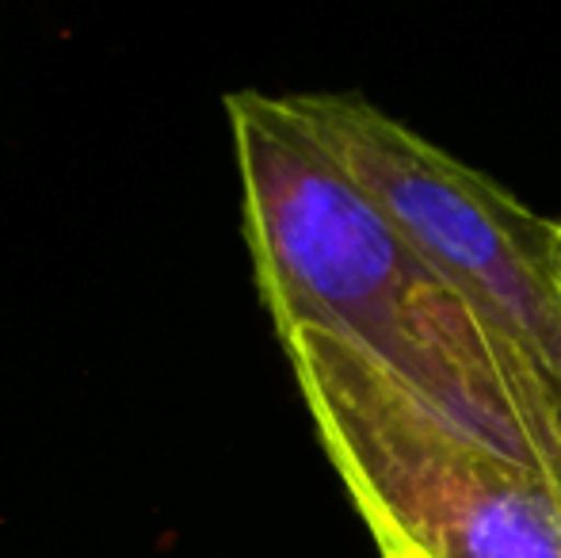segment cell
I'll list each match as a JSON object with an SVG mask.
<instances>
[{
  "instance_id": "1",
  "label": "cell",
  "mask_w": 561,
  "mask_h": 558,
  "mask_svg": "<svg viewBox=\"0 0 561 558\" xmlns=\"http://www.w3.org/2000/svg\"><path fill=\"white\" fill-rule=\"evenodd\" d=\"M222 107L275 337H336L466 440L531 467V375L478 298L336 161L287 92L241 89Z\"/></svg>"
},
{
  "instance_id": "2",
  "label": "cell",
  "mask_w": 561,
  "mask_h": 558,
  "mask_svg": "<svg viewBox=\"0 0 561 558\" xmlns=\"http://www.w3.org/2000/svg\"><path fill=\"white\" fill-rule=\"evenodd\" d=\"M298 395L382 558H561V493L428 413L318 329L279 333Z\"/></svg>"
},
{
  "instance_id": "3",
  "label": "cell",
  "mask_w": 561,
  "mask_h": 558,
  "mask_svg": "<svg viewBox=\"0 0 561 558\" xmlns=\"http://www.w3.org/2000/svg\"><path fill=\"white\" fill-rule=\"evenodd\" d=\"M547 264H550L554 291L561 298V223H558V218H550V230H547Z\"/></svg>"
}]
</instances>
